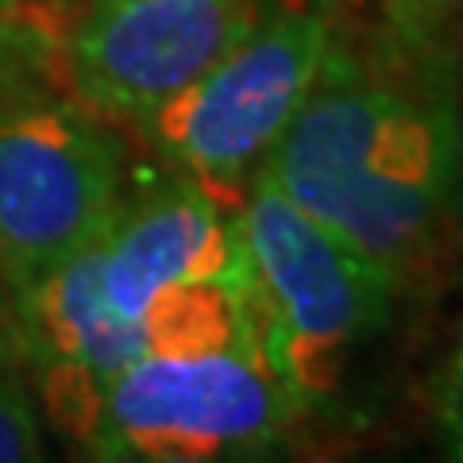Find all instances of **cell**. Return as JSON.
Instances as JSON below:
<instances>
[{"label":"cell","mask_w":463,"mask_h":463,"mask_svg":"<svg viewBox=\"0 0 463 463\" xmlns=\"http://www.w3.org/2000/svg\"><path fill=\"white\" fill-rule=\"evenodd\" d=\"M463 105L440 58L332 35L309 97L259 166L279 190L402 282L452 213Z\"/></svg>","instance_id":"cell-1"},{"label":"cell","mask_w":463,"mask_h":463,"mask_svg":"<svg viewBox=\"0 0 463 463\" xmlns=\"http://www.w3.org/2000/svg\"><path fill=\"white\" fill-rule=\"evenodd\" d=\"M448 216H456V224L463 228V143H459V163H456V182H452V213Z\"/></svg>","instance_id":"cell-11"},{"label":"cell","mask_w":463,"mask_h":463,"mask_svg":"<svg viewBox=\"0 0 463 463\" xmlns=\"http://www.w3.org/2000/svg\"><path fill=\"white\" fill-rule=\"evenodd\" d=\"M240 232L259 347L294 398L317 405L379 336L402 282L294 205L263 170L243 185Z\"/></svg>","instance_id":"cell-2"},{"label":"cell","mask_w":463,"mask_h":463,"mask_svg":"<svg viewBox=\"0 0 463 463\" xmlns=\"http://www.w3.org/2000/svg\"><path fill=\"white\" fill-rule=\"evenodd\" d=\"M448 425L456 432V444L463 452V340L456 347L452 371H448Z\"/></svg>","instance_id":"cell-10"},{"label":"cell","mask_w":463,"mask_h":463,"mask_svg":"<svg viewBox=\"0 0 463 463\" xmlns=\"http://www.w3.org/2000/svg\"><path fill=\"white\" fill-rule=\"evenodd\" d=\"M301 410L259 336L147 347L116 374L85 448L139 463L236 459L274 444Z\"/></svg>","instance_id":"cell-4"},{"label":"cell","mask_w":463,"mask_h":463,"mask_svg":"<svg viewBox=\"0 0 463 463\" xmlns=\"http://www.w3.org/2000/svg\"><path fill=\"white\" fill-rule=\"evenodd\" d=\"M263 0H85L66 39L78 100L143 124L251 27Z\"/></svg>","instance_id":"cell-6"},{"label":"cell","mask_w":463,"mask_h":463,"mask_svg":"<svg viewBox=\"0 0 463 463\" xmlns=\"http://www.w3.org/2000/svg\"><path fill=\"white\" fill-rule=\"evenodd\" d=\"M128 147L90 109L0 112V282L16 294L100 236L124 201Z\"/></svg>","instance_id":"cell-5"},{"label":"cell","mask_w":463,"mask_h":463,"mask_svg":"<svg viewBox=\"0 0 463 463\" xmlns=\"http://www.w3.org/2000/svg\"><path fill=\"white\" fill-rule=\"evenodd\" d=\"M47 456L39 398L27 386V367L12 328L0 336V463H32Z\"/></svg>","instance_id":"cell-9"},{"label":"cell","mask_w":463,"mask_h":463,"mask_svg":"<svg viewBox=\"0 0 463 463\" xmlns=\"http://www.w3.org/2000/svg\"><path fill=\"white\" fill-rule=\"evenodd\" d=\"M97 263L109 309L139 332L158 306L197 286H251L240 205L185 178L143 201H120L97 236Z\"/></svg>","instance_id":"cell-8"},{"label":"cell","mask_w":463,"mask_h":463,"mask_svg":"<svg viewBox=\"0 0 463 463\" xmlns=\"http://www.w3.org/2000/svg\"><path fill=\"white\" fill-rule=\"evenodd\" d=\"M8 328L35 383L39 410L78 444L90 440L116 374L147 352L143 332L109 309L100 289L97 240L16 289Z\"/></svg>","instance_id":"cell-7"},{"label":"cell","mask_w":463,"mask_h":463,"mask_svg":"<svg viewBox=\"0 0 463 463\" xmlns=\"http://www.w3.org/2000/svg\"><path fill=\"white\" fill-rule=\"evenodd\" d=\"M332 35V0H263L248 32L139 124L143 136L185 182L240 205L243 185L309 97Z\"/></svg>","instance_id":"cell-3"},{"label":"cell","mask_w":463,"mask_h":463,"mask_svg":"<svg viewBox=\"0 0 463 463\" xmlns=\"http://www.w3.org/2000/svg\"><path fill=\"white\" fill-rule=\"evenodd\" d=\"M0 286H5V282H0ZM5 332H8V325H5V306H0V336H5Z\"/></svg>","instance_id":"cell-12"}]
</instances>
